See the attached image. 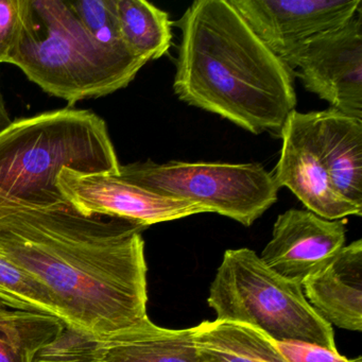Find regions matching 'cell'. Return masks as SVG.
<instances>
[{
	"label": "cell",
	"instance_id": "cell-22",
	"mask_svg": "<svg viewBox=\"0 0 362 362\" xmlns=\"http://www.w3.org/2000/svg\"><path fill=\"white\" fill-rule=\"evenodd\" d=\"M277 349L287 362H349L339 351L300 341H279Z\"/></svg>",
	"mask_w": 362,
	"mask_h": 362
},
{
	"label": "cell",
	"instance_id": "cell-3",
	"mask_svg": "<svg viewBox=\"0 0 362 362\" xmlns=\"http://www.w3.org/2000/svg\"><path fill=\"white\" fill-rule=\"evenodd\" d=\"M9 63L69 107L127 88L147 64L97 43L59 0H23L22 33Z\"/></svg>",
	"mask_w": 362,
	"mask_h": 362
},
{
	"label": "cell",
	"instance_id": "cell-17",
	"mask_svg": "<svg viewBox=\"0 0 362 362\" xmlns=\"http://www.w3.org/2000/svg\"><path fill=\"white\" fill-rule=\"evenodd\" d=\"M63 320L45 313L9 310L0 315V362H33L62 329Z\"/></svg>",
	"mask_w": 362,
	"mask_h": 362
},
{
	"label": "cell",
	"instance_id": "cell-18",
	"mask_svg": "<svg viewBox=\"0 0 362 362\" xmlns=\"http://www.w3.org/2000/svg\"><path fill=\"white\" fill-rule=\"evenodd\" d=\"M0 303L13 310L45 313L63 320L45 286L0 254Z\"/></svg>",
	"mask_w": 362,
	"mask_h": 362
},
{
	"label": "cell",
	"instance_id": "cell-7",
	"mask_svg": "<svg viewBox=\"0 0 362 362\" xmlns=\"http://www.w3.org/2000/svg\"><path fill=\"white\" fill-rule=\"evenodd\" d=\"M281 60L305 90L362 122V9L346 24L303 42Z\"/></svg>",
	"mask_w": 362,
	"mask_h": 362
},
{
	"label": "cell",
	"instance_id": "cell-2",
	"mask_svg": "<svg viewBox=\"0 0 362 362\" xmlns=\"http://www.w3.org/2000/svg\"><path fill=\"white\" fill-rule=\"evenodd\" d=\"M177 26V98L253 134H281L296 111L293 76L230 0L194 1Z\"/></svg>",
	"mask_w": 362,
	"mask_h": 362
},
{
	"label": "cell",
	"instance_id": "cell-11",
	"mask_svg": "<svg viewBox=\"0 0 362 362\" xmlns=\"http://www.w3.org/2000/svg\"><path fill=\"white\" fill-rule=\"evenodd\" d=\"M342 220H326L310 211L288 209L277 217L272 239L259 256L284 279L302 281L345 245Z\"/></svg>",
	"mask_w": 362,
	"mask_h": 362
},
{
	"label": "cell",
	"instance_id": "cell-20",
	"mask_svg": "<svg viewBox=\"0 0 362 362\" xmlns=\"http://www.w3.org/2000/svg\"><path fill=\"white\" fill-rule=\"evenodd\" d=\"M103 337L63 323L58 336L35 354L33 362H98Z\"/></svg>",
	"mask_w": 362,
	"mask_h": 362
},
{
	"label": "cell",
	"instance_id": "cell-5",
	"mask_svg": "<svg viewBox=\"0 0 362 362\" xmlns=\"http://www.w3.org/2000/svg\"><path fill=\"white\" fill-rule=\"evenodd\" d=\"M207 302L217 320L249 324L276 342L300 341L338 351L332 325L310 306L302 286L271 270L247 247L226 251Z\"/></svg>",
	"mask_w": 362,
	"mask_h": 362
},
{
	"label": "cell",
	"instance_id": "cell-4",
	"mask_svg": "<svg viewBox=\"0 0 362 362\" xmlns=\"http://www.w3.org/2000/svg\"><path fill=\"white\" fill-rule=\"evenodd\" d=\"M119 160L105 119L71 107L21 118L0 133V205L59 192L63 168L119 175Z\"/></svg>",
	"mask_w": 362,
	"mask_h": 362
},
{
	"label": "cell",
	"instance_id": "cell-25",
	"mask_svg": "<svg viewBox=\"0 0 362 362\" xmlns=\"http://www.w3.org/2000/svg\"><path fill=\"white\" fill-rule=\"evenodd\" d=\"M349 362H362V359L360 357L356 358V359H349Z\"/></svg>",
	"mask_w": 362,
	"mask_h": 362
},
{
	"label": "cell",
	"instance_id": "cell-9",
	"mask_svg": "<svg viewBox=\"0 0 362 362\" xmlns=\"http://www.w3.org/2000/svg\"><path fill=\"white\" fill-rule=\"evenodd\" d=\"M250 28L277 57L346 24L362 0H230Z\"/></svg>",
	"mask_w": 362,
	"mask_h": 362
},
{
	"label": "cell",
	"instance_id": "cell-13",
	"mask_svg": "<svg viewBox=\"0 0 362 362\" xmlns=\"http://www.w3.org/2000/svg\"><path fill=\"white\" fill-rule=\"evenodd\" d=\"M317 154L337 192L362 207V122L336 110L306 113Z\"/></svg>",
	"mask_w": 362,
	"mask_h": 362
},
{
	"label": "cell",
	"instance_id": "cell-6",
	"mask_svg": "<svg viewBox=\"0 0 362 362\" xmlns=\"http://www.w3.org/2000/svg\"><path fill=\"white\" fill-rule=\"evenodd\" d=\"M119 177L150 192L189 201L245 226H251L276 202L272 173L255 163L158 164L153 160L120 166Z\"/></svg>",
	"mask_w": 362,
	"mask_h": 362
},
{
	"label": "cell",
	"instance_id": "cell-21",
	"mask_svg": "<svg viewBox=\"0 0 362 362\" xmlns=\"http://www.w3.org/2000/svg\"><path fill=\"white\" fill-rule=\"evenodd\" d=\"M23 27V0H0V64L9 63Z\"/></svg>",
	"mask_w": 362,
	"mask_h": 362
},
{
	"label": "cell",
	"instance_id": "cell-14",
	"mask_svg": "<svg viewBox=\"0 0 362 362\" xmlns=\"http://www.w3.org/2000/svg\"><path fill=\"white\" fill-rule=\"evenodd\" d=\"M98 362H204L196 342V327L169 329L149 317L128 329L103 337Z\"/></svg>",
	"mask_w": 362,
	"mask_h": 362
},
{
	"label": "cell",
	"instance_id": "cell-23",
	"mask_svg": "<svg viewBox=\"0 0 362 362\" xmlns=\"http://www.w3.org/2000/svg\"><path fill=\"white\" fill-rule=\"evenodd\" d=\"M11 124V117H10L9 112L6 107L3 94L0 92V133L4 132Z\"/></svg>",
	"mask_w": 362,
	"mask_h": 362
},
{
	"label": "cell",
	"instance_id": "cell-15",
	"mask_svg": "<svg viewBox=\"0 0 362 362\" xmlns=\"http://www.w3.org/2000/svg\"><path fill=\"white\" fill-rule=\"evenodd\" d=\"M194 327L204 362H287L276 341L249 324L216 319Z\"/></svg>",
	"mask_w": 362,
	"mask_h": 362
},
{
	"label": "cell",
	"instance_id": "cell-19",
	"mask_svg": "<svg viewBox=\"0 0 362 362\" xmlns=\"http://www.w3.org/2000/svg\"><path fill=\"white\" fill-rule=\"evenodd\" d=\"M67 3L83 28L97 43L115 52L133 54L120 33L114 0H81Z\"/></svg>",
	"mask_w": 362,
	"mask_h": 362
},
{
	"label": "cell",
	"instance_id": "cell-12",
	"mask_svg": "<svg viewBox=\"0 0 362 362\" xmlns=\"http://www.w3.org/2000/svg\"><path fill=\"white\" fill-rule=\"evenodd\" d=\"M317 315L342 329H362V240L344 245L300 284Z\"/></svg>",
	"mask_w": 362,
	"mask_h": 362
},
{
	"label": "cell",
	"instance_id": "cell-16",
	"mask_svg": "<svg viewBox=\"0 0 362 362\" xmlns=\"http://www.w3.org/2000/svg\"><path fill=\"white\" fill-rule=\"evenodd\" d=\"M124 43L146 62L167 54L173 43V23L169 14L146 0H114Z\"/></svg>",
	"mask_w": 362,
	"mask_h": 362
},
{
	"label": "cell",
	"instance_id": "cell-10",
	"mask_svg": "<svg viewBox=\"0 0 362 362\" xmlns=\"http://www.w3.org/2000/svg\"><path fill=\"white\" fill-rule=\"evenodd\" d=\"M281 150L272 175L277 187H286L310 211L326 220L362 215V207L341 196L332 185L311 137L306 113L293 111L281 134Z\"/></svg>",
	"mask_w": 362,
	"mask_h": 362
},
{
	"label": "cell",
	"instance_id": "cell-1",
	"mask_svg": "<svg viewBox=\"0 0 362 362\" xmlns=\"http://www.w3.org/2000/svg\"><path fill=\"white\" fill-rule=\"evenodd\" d=\"M144 228L43 192L0 205V254L47 288L63 321L109 337L148 317Z\"/></svg>",
	"mask_w": 362,
	"mask_h": 362
},
{
	"label": "cell",
	"instance_id": "cell-24",
	"mask_svg": "<svg viewBox=\"0 0 362 362\" xmlns=\"http://www.w3.org/2000/svg\"><path fill=\"white\" fill-rule=\"evenodd\" d=\"M8 307L5 306V305L3 304V303H0V315L1 313H5L6 310H7Z\"/></svg>",
	"mask_w": 362,
	"mask_h": 362
},
{
	"label": "cell",
	"instance_id": "cell-8",
	"mask_svg": "<svg viewBox=\"0 0 362 362\" xmlns=\"http://www.w3.org/2000/svg\"><path fill=\"white\" fill-rule=\"evenodd\" d=\"M56 185L60 194L83 215L120 218L145 228L207 213L196 203L156 194L119 175L80 173L63 168Z\"/></svg>",
	"mask_w": 362,
	"mask_h": 362
}]
</instances>
